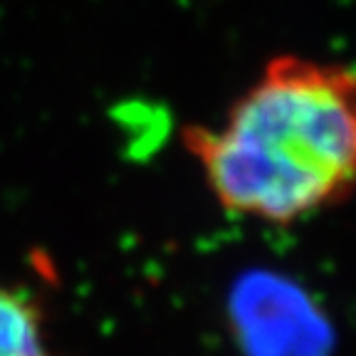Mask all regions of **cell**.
Masks as SVG:
<instances>
[{
  "label": "cell",
  "mask_w": 356,
  "mask_h": 356,
  "mask_svg": "<svg viewBox=\"0 0 356 356\" xmlns=\"http://www.w3.org/2000/svg\"><path fill=\"white\" fill-rule=\"evenodd\" d=\"M222 208L289 222L356 186V72L277 57L220 129H186Z\"/></svg>",
  "instance_id": "6da1fadb"
},
{
  "label": "cell",
  "mask_w": 356,
  "mask_h": 356,
  "mask_svg": "<svg viewBox=\"0 0 356 356\" xmlns=\"http://www.w3.org/2000/svg\"><path fill=\"white\" fill-rule=\"evenodd\" d=\"M228 314L245 356H329L334 329L300 284L255 270L233 284Z\"/></svg>",
  "instance_id": "7a4b0ae2"
},
{
  "label": "cell",
  "mask_w": 356,
  "mask_h": 356,
  "mask_svg": "<svg viewBox=\"0 0 356 356\" xmlns=\"http://www.w3.org/2000/svg\"><path fill=\"white\" fill-rule=\"evenodd\" d=\"M0 356H52L38 305L8 284H0Z\"/></svg>",
  "instance_id": "3957f363"
}]
</instances>
